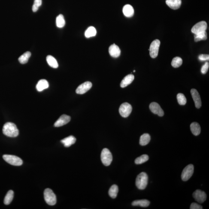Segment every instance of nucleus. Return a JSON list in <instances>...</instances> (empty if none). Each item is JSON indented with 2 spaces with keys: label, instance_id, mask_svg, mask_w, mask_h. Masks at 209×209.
Listing matches in <instances>:
<instances>
[{
  "label": "nucleus",
  "instance_id": "f257e3e1",
  "mask_svg": "<svg viewBox=\"0 0 209 209\" xmlns=\"http://www.w3.org/2000/svg\"><path fill=\"white\" fill-rule=\"evenodd\" d=\"M2 132L4 135L12 138L17 137L19 135V130L17 126L12 122H7L4 125Z\"/></svg>",
  "mask_w": 209,
  "mask_h": 209
},
{
  "label": "nucleus",
  "instance_id": "f03ea898",
  "mask_svg": "<svg viewBox=\"0 0 209 209\" xmlns=\"http://www.w3.org/2000/svg\"><path fill=\"white\" fill-rule=\"evenodd\" d=\"M148 180V175L146 173L141 172L137 176L136 179V186L140 190H143L145 189L147 186Z\"/></svg>",
  "mask_w": 209,
  "mask_h": 209
},
{
  "label": "nucleus",
  "instance_id": "7ed1b4c3",
  "mask_svg": "<svg viewBox=\"0 0 209 209\" xmlns=\"http://www.w3.org/2000/svg\"><path fill=\"white\" fill-rule=\"evenodd\" d=\"M45 200L48 204L50 206L54 205L57 202L56 196L51 189L47 188L44 192Z\"/></svg>",
  "mask_w": 209,
  "mask_h": 209
},
{
  "label": "nucleus",
  "instance_id": "20e7f679",
  "mask_svg": "<svg viewBox=\"0 0 209 209\" xmlns=\"http://www.w3.org/2000/svg\"><path fill=\"white\" fill-rule=\"evenodd\" d=\"M112 159V156L109 150L107 148L103 149L101 154V161L103 164L108 166L111 164Z\"/></svg>",
  "mask_w": 209,
  "mask_h": 209
},
{
  "label": "nucleus",
  "instance_id": "39448f33",
  "mask_svg": "<svg viewBox=\"0 0 209 209\" xmlns=\"http://www.w3.org/2000/svg\"><path fill=\"white\" fill-rule=\"evenodd\" d=\"M3 158L6 162L11 165L20 166L23 163V161L20 158L15 155H4Z\"/></svg>",
  "mask_w": 209,
  "mask_h": 209
},
{
  "label": "nucleus",
  "instance_id": "423d86ee",
  "mask_svg": "<svg viewBox=\"0 0 209 209\" xmlns=\"http://www.w3.org/2000/svg\"><path fill=\"white\" fill-rule=\"evenodd\" d=\"M160 44V41L158 39L154 40L152 42L150 45V49H149L151 57L155 58L157 57Z\"/></svg>",
  "mask_w": 209,
  "mask_h": 209
},
{
  "label": "nucleus",
  "instance_id": "0eeeda50",
  "mask_svg": "<svg viewBox=\"0 0 209 209\" xmlns=\"http://www.w3.org/2000/svg\"><path fill=\"white\" fill-rule=\"evenodd\" d=\"M132 111V107L129 103L125 102L121 104L119 108V112L122 117H127L130 115Z\"/></svg>",
  "mask_w": 209,
  "mask_h": 209
},
{
  "label": "nucleus",
  "instance_id": "6e6552de",
  "mask_svg": "<svg viewBox=\"0 0 209 209\" xmlns=\"http://www.w3.org/2000/svg\"><path fill=\"white\" fill-rule=\"evenodd\" d=\"M194 167L192 164L187 166L183 169L181 174V178L183 181H187L193 174Z\"/></svg>",
  "mask_w": 209,
  "mask_h": 209
},
{
  "label": "nucleus",
  "instance_id": "1a4fd4ad",
  "mask_svg": "<svg viewBox=\"0 0 209 209\" xmlns=\"http://www.w3.org/2000/svg\"><path fill=\"white\" fill-rule=\"evenodd\" d=\"M207 28V22L204 21H201L194 25L191 29L192 33L195 34L199 33L206 31Z\"/></svg>",
  "mask_w": 209,
  "mask_h": 209
},
{
  "label": "nucleus",
  "instance_id": "9d476101",
  "mask_svg": "<svg viewBox=\"0 0 209 209\" xmlns=\"http://www.w3.org/2000/svg\"><path fill=\"white\" fill-rule=\"evenodd\" d=\"M192 195L195 200L200 203H202L207 199V195L205 192L199 189L194 192Z\"/></svg>",
  "mask_w": 209,
  "mask_h": 209
},
{
  "label": "nucleus",
  "instance_id": "9b49d317",
  "mask_svg": "<svg viewBox=\"0 0 209 209\" xmlns=\"http://www.w3.org/2000/svg\"><path fill=\"white\" fill-rule=\"evenodd\" d=\"M92 86V83L87 81L85 82L77 87L76 89V93L78 94H83L86 93L91 89Z\"/></svg>",
  "mask_w": 209,
  "mask_h": 209
},
{
  "label": "nucleus",
  "instance_id": "f8f14e48",
  "mask_svg": "<svg viewBox=\"0 0 209 209\" xmlns=\"http://www.w3.org/2000/svg\"><path fill=\"white\" fill-rule=\"evenodd\" d=\"M191 94L195 103V107L197 108H201L202 105L200 96L196 89H192L191 91Z\"/></svg>",
  "mask_w": 209,
  "mask_h": 209
},
{
  "label": "nucleus",
  "instance_id": "ddd939ff",
  "mask_svg": "<svg viewBox=\"0 0 209 209\" xmlns=\"http://www.w3.org/2000/svg\"><path fill=\"white\" fill-rule=\"evenodd\" d=\"M150 109L151 111L154 114L162 117L164 114V112L159 104L156 102H152L150 104Z\"/></svg>",
  "mask_w": 209,
  "mask_h": 209
},
{
  "label": "nucleus",
  "instance_id": "4468645a",
  "mask_svg": "<svg viewBox=\"0 0 209 209\" xmlns=\"http://www.w3.org/2000/svg\"><path fill=\"white\" fill-rule=\"evenodd\" d=\"M71 118L68 115L64 114L61 116L54 124L56 127H59L68 124L71 120Z\"/></svg>",
  "mask_w": 209,
  "mask_h": 209
},
{
  "label": "nucleus",
  "instance_id": "2eb2a0df",
  "mask_svg": "<svg viewBox=\"0 0 209 209\" xmlns=\"http://www.w3.org/2000/svg\"><path fill=\"white\" fill-rule=\"evenodd\" d=\"M109 53L112 57H118L120 56L121 51L118 46L115 44L110 46L108 49Z\"/></svg>",
  "mask_w": 209,
  "mask_h": 209
},
{
  "label": "nucleus",
  "instance_id": "dca6fc26",
  "mask_svg": "<svg viewBox=\"0 0 209 209\" xmlns=\"http://www.w3.org/2000/svg\"><path fill=\"white\" fill-rule=\"evenodd\" d=\"M167 6L173 10H177L180 8L182 4L181 0H166Z\"/></svg>",
  "mask_w": 209,
  "mask_h": 209
},
{
  "label": "nucleus",
  "instance_id": "f3484780",
  "mask_svg": "<svg viewBox=\"0 0 209 209\" xmlns=\"http://www.w3.org/2000/svg\"><path fill=\"white\" fill-rule=\"evenodd\" d=\"M123 13L126 17L130 18L132 17L134 14L133 7L129 4H126L124 6L123 8Z\"/></svg>",
  "mask_w": 209,
  "mask_h": 209
},
{
  "label": "nucleus",
  "instance_id": "a211bd4d",
  "mask_svg": "<svg viewBox=\"0 0 209 209\" xmlns=\"http://www.w3.org/2000/svg\"><path fill=\"white\" fill-rule=\"evenodd\" d=\"M134 77L133 74H130L126 76L121 82L120 86L121 88H125L129 85L133 81Z\"/></svg>",
  "mask_w": 209,
  "mask_h": 209
},
{
  "label": "nucleus",
  "instance_id": "6ab92c4d",
  "mask_svg": "<svg viewBox=\"0 0 209 209\" xmlns=\"http://www.w3.org/2000/svg\"><path fill=\"white\" fill-rule=\"evenodd\" d=\"M76 140H77L75 137L73 136H70L61 140V142L64 144L65 147H69L75 143Z\"/></svg>",
  "mask_w": 209,
  "mask_h": 209
},
{
  "label": "nucleus",
  "instance_id": "aec40b11",
  "mask_svg": "<svg viewBox=\"0 0 209 209\" xmlns=\"http://www.w3.org/2000/svg\"><path fill=\"white\" fill-rule=\"evenodd\" d=\"M49 87V84L47 80L43 79L38 82L37 85L36 89L38 92H41L45 89H47Z\"/></svg>",
  "mask_w": 209,
  "mask_h": 209
},
{
  "label": "nucleus",
  "instance_id": "412c9836",
  "mask_svg": "<svg viewBox=\"0 0 209 209\" xmlns=\"http://www.w3.org/2000/svg\"><path fill=\"white\" fill-rule=\"evenodd\" d=\"M191 130L192 133L195 136L199 135L201 132V127L199 124L196 122H194L190 125Z\"/></svg>",
  "mask_w": 209,
  "mask_h": 209
},
{
  "label": "nucleus",
  "instance_id": "4be33fe9",
  "mask_svg": "<svg viewBox=\"0 0 209 209\" xmlns=\"http://www.w3.org/2000/svg\"><path fill=\"white\" fill-rule=\"evenodd\" d=\"M150 204V202L148 200L141 199L138 200L133 201L132 204L133 206H140L142 207H148Z\"/></svg>",
  "mask_w": 209,
  "mask_h": 209
},
{
  "label": "nucleus",
  "instance_id": "5701e85b",
  "mask_svg": "<svg viewBox=\"0 0 209 209\" xmlns=\"http://www.w3.org/2000/svg\"><path fill=\"white\" fill-rule=\"evenodd\" d=\"M46 60L48 65L52 68H57L59 66L57 61L53 56L49 55L47 57Z\"/></svg>",
  "mask_w": 209,
  "mask_h": 209
},
{
  "label": "nucleus",
  "instance_id": "b1692460",
  "mask_svg": "<svg viewBox=\"0 0 209 209\" xmlns=\"http://www.w3.org/2000/svg\"><path fill=\"white\" fill-rule=\"evenodd\" d=\"M151 137L150 134H144L140 137V144L141 146H145L148 144L150 141Z\"/></svg>",
  "mask_w": 209,
  "mask_h": 209
},
{
  "label": "nucleus",
  "instance_id": "393cba45",
  "mask_svg": "<svg viewBox=\"0 0 209 209\" xmlns=\"http://www.w3.org/2000/svg\"><path fill=\"white\" fill-rule=\"evenodd\" d=\"M118 191L119 189L117 185L114 184L110 188L108 191V194L112 198L115 199L117 197Z\"/></svg>",
  "mask_w": 209,
  "mask_h": 209
},
{
  "label": "nucleus",
  "instance_id": "a878e982",
  "mask_svg": "<svg viewBox=\"0 0 209 209\" xmlns=\"http://www.w3.org/2000/svg\"><path fill=\"white\" fill-rule=\"evenodd\" d=\"M14 192L12 190L9 191L7 192L4 199V203L6 205H9L12 201L14 198Z\"/></svg>",
  "mask_w": 209,
  "mask_h": 209
},
{
  "label": "nucleus",
  "instance_id": "bb28decb",
  "mask_svg": "<svg viewBox=\"0 0 209 209\" xmlns=\"http://www.w3.org/2000/svg\"><path fill=\"white\" fill-rule=\"evenodd\" d=\"M31 53L30 52L27 51L25 52L19 58L18 61L22 64H25L28 62V60L30 57Z\"/></svg>",
  "mask_w": 209,
  "mask_h": 209
},
{
  "label": "nucleus",
  "instance_id": "cd10ccee",
  "mask_svg": "<svg viewBox=\"0 0 209 209\" xmlns=\"http://www.w3.org/2000/svg\"><path fill=\"white\" fill-rule=\"evenodd\" d=\"M195 42H198L202 40H206L207 38V34L206 31H203L199 33L195 34Z\"/></svg>",
  "mask_w": 209,
  "mask_h": 209
},
{
  "label": "nucleus",
  "instance_id": "c85d7f7f",
  "mask_svg": "<svg viewBox=\"0 0 209 209\" xmlns=\"http://www.w3.org/2000/svg\"><path fill=\"white\" fill-rule=\"evenodd\" d=\"M97 31L93 26L89 27L85 32V36L87 38L95 36L96 35Z\"/></svg>",
  "mask_w": 209,
  "mask_h": 209
},
{
  "label": "nucleus",
  "instance_id": "c756f323",
  "mask_svg": "<svg viewBox=\"0 0 209 209\" xmlns=\"http://www.w3.org/2000/svg\"><path fill=\"white\" fill-rule=\"evenodd\" d=\"M56 25L57 27L62 28L65 26V20L62 14H59L56 18Z\"/></svg>",
  "mask_w": 209,
  "mask_h": 209
},
{
  "label": "nucleus",
  "instance_id": "7c9ffc66",
  "mask_svg": "<svg viewBox=\"0 0 209 209\" xmlns=\"http://www.w3.org/2000/svg\"><path fill=\"white\" fill-rule=\"evenodd\" d=\"M149 159V156L147 155H143L136 158L135 160V163L137 165L141 164L147 162Z\"/></svg>",
  "mask_w": 209,
  "mask_h": 209
},
{
  "label": "nucleus",
  "instance_id": "2f4dec72",
  "mask_svg": "<svg viewBox=\"0 0 209 209\" xmlns=\"http://www.w3.org/2000/svg\"><path fill=\"white\" fill-rule=\"evenodd\" d=\"M183 64V60L181 58L177 57L173 59L172 61L171 65L175 68H177L179 67Z\"/></svg>",
  "mask_w": 209,
  "mask_h": 209
},
{
  "label": "nucleus",
  "instance_id": "473e14b6",
  "mask_svg": "<svg viewBox=\"0 0 209 209\" xmlns=\"http://www.w3.org/2000/svg\"><path fill=\"white\" fill-rule=\"evenodd\" d=\"M177 99L178 102L180 105H185L186 104V98L184 95L183 94L180 93L178 94Z\"/></svg>",
  "mask_w": 209,
  "mask_h": 209
},
{
  "label": "nucleus",
  "instance_id": "72a5a7b5",
  "mask_svg": "<svg viewBox=\"0 0 209 209\" xmlns=\"http://www.w3.org/2000/svg\"><path fill=\"white\" fill-rule=\"evenodd\" d=\"M41 4L42 0H34V5L32 6L33 11L34 12H37Z\"/></svg>",
  "mask_w": 209,
  "mask_h": 209
},
{
  "label": "nucleus",
  "instance_id": "f704fd0d",
  "mask_svg": "<svg viewBox=\"0 0 209 209\" xmlns=\"http://www.w3.org/2000/svg\"><path fill=\"white\" fill-rule=\"evenodd\" d=\"M209 64L208 62H206L204 65H203L201 69V72L203 74H205L208 71Z\"/></svg>",
  "mask_w": 209,
  "mask_h": 209
},
{
  "label": "nucleus",
  "instance_id": "c9c22d12",
  "mask_svg": "<svg viewBox=\"0 0 209 209\" xmlns=\"http://www.w3.org/2000/svg\"><path fill=\"white\" fill-rule=\"evenodd\" d=\"M198 59L201 61L209 60V56L207 54H201L199 56Z\"/></svg>",
  "mask_w": 209,
  "mask_h": 209
},
{
  "label": "nucleus",
  "instance_id": "e433bc0d",
  "mask_svg": "<svg viewBox=\"0 0 209 209\" xmlns=\"http://www.w3.org/2000/svg\"><path fill=\"white\" fill-rule=\"evenodd\" d=\"M190 209H202V206L196 203H193L191 204Z\"/></svg>",
  "mask_w": 209,
  "mask_h": 209
},
{
  "label": "nucleus",
  "instance_id": "4c0bfd02",
  "mask_svg": "<svg viewBox=\"0 0 209 209\" xmlns=\"http://www.w3.org/2000/svg\"><path fill=\"white\" fill-rule=\"evenodd\" d=\"M133 72H135V70H134V71H133Z\"/></svg>",
  "mask_w": 209,
  "mask_h": 209
}]
</instances>
